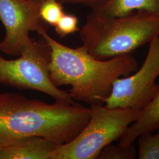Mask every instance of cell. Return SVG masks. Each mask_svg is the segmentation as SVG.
Returning a JSON list of instances; mask_svg holds the SVG:
<instances>
[{
  "instance_id": "cell-1",
  "label": "cell",
  "mask_w": 159,
  "mask_h": 159,
  "mask_svg": "<svg viewBox=\"0 0 159 159\" xmlns=\"http://www.w3.org/2000/svg\"><path fill=\"white\" fill-rule=\"evenodd\" d=\"M91 108L77 103L48 104L15 93H0V148L23 137L70 142L87 125Z\"/></svg>"
},
{
  "instance_id": "cell-16",
  "label": "cell",
  "mask_w": 159,
  "mask_h": 159,
  "mask_svg": "<svg viewBox=\"0 0 159 159\" xmlns=\"http://www.w3.org/2000/svg\"><path fill=\"white\" fill-rule=\"evenodd\" d=\"M34 1H38V2H42L44 0H34Z\"/></svg>"
},
{
  "instance_id": "cell-15",
  "label": "cell",
  "mask_w": 159,
  "mask_h": 159,
  "mask_svg": "<svg viewBox=\"0 0 159 159\" xmlns=\"http://www.w3.org/2000/svg\"><path fill=\"white\" fill-rule=\"evenodd\" d=\"M62 4H77L87 6L92 8V10H96L102 6L108 0H58Z\"/></svg>"
},
{
  "instance_id": "cell-7",
  "label": "cell",
  "mask_w": 159,
  "mask_h": 159,
  "mask_svg": "<svg viewBox=\"0 0 159 159\" xmlns=\"http://www.w3.org/2000/svg\"><path fill=\"white\" fill-rule=\"evenodd\" d=\"M41 4L34 0H0V21L6 31L1 52L19 56L31 39V31L40 35L48 31L49 25L40 17Z\"/></svg>"
},
{
  "instance_id": "cell-14",
  "label": "cell",
  "mask_w": 159,
  "mask_h": 159,
  "mask_svg": "<svg viewBox=\"0 0 159 159\" xmlns=\"http://www.w3.org/2000/svg\"><path fill=\"white\" fill-rule=\"evenodd\" d=\"M79 20L74 15L64 13L54 27L56 33L61 38L79 31Z\"/></svg>"
},
{
  "instance_id": "cell-11",
  "label": "cell",
  "mask_w": 159,
  "mask_h": 159,
  "mask_svg": "<svg viewBox=\"0 0 159 159\" xmlns=\"http://www.w3.org/2000/svg\"><path fill=\"white\" fill-rule=\"evenodd\" d=\"M157 132H145L137 137L139 159H159V129Z\"/></svg>"
},
{
  "instance_id": "cell-3",
  "label": "cell",
  "mask_w": 159,
  "mask_h": 159,
  "mask_svg": "<svg viewBox=\"0 0 159 159\" xmlns=\"http://www.w3.org/2000/svg\"><path fill=\"white\" fill-rule=\"evenodd\" d=\"M82 46L98 60L131 54L159 36V16L137 11L121 17L92 11L79 30Z\"/></svg>"
},
{
  "instance_id": "cell-13",
  "label": "cell",
  "mask_w": 159,
  "mask_h": 159,
  "mask_svg": "<svg viewBox=\"0 0 159 159\" xmlns=\"http://www.w3.org/2000/svg\"><path fill=\"white\" fill-rule=\"evenodd\" d=\"M137 157V151L133 144L127 147L110 144L102 149L98 159H134Z\"/></svg>"
},
{
  "instance_id": "cell-6",
  "label": "cell",
  "mask_w": 159,
  "mask_h": 159,
  "mask_svg": "<svg viewBox=\"0 0 159 159\" xmlns=\"http://www.w3.org/2000/svg\"><path fill=\"white\" fill-rule=\"evenodd\" d=\"M149 44L147 56L140 69L114 81L111 93L104 102L107 107L141 111L152 100L159 76V36Z\"/></svg>"
},
{
  "instance_id": "cell-10",
  "label": "cell",
  "mask_w": 159,
  "mask_h": 159,
  "mask_svg": "<svg viewBox=\"0 0 159 159\" xmlns=\"http://www.w3.org/2000/svg\"><path fill=\"white\" fill-rule=\"evenodd\" d=\"M142 11L159 16V0H108L102 6L92 10L110 17H125L134 11Z\"/></svg>"
},
{
  "instance_id": "cell-12",
  "label": "cell",
  "mask_w": 159,
  "mask_h": 159,
  "mask_svg": "<svg viewBox=\"0 0 159 159\" xmlns=\"http://www.w3.org/2000/svg\"><path fill=\"white\" fill-rule=\"evenodd\" d=\"M63 4L58 0H44L40 5V17L48 25L54 27L65 13Z\"/></svg>"
},
{
  "instance_id": "cell-2",
  "label": "cell",
  "mask_w": 159,
  "mask_h": 159,
  "mask_svg": "<svg viewBox=\"0 0 159 159\" xmlns=\"http://www.w3.org/2000/svg\"><path fill=\"white\" fill-rule=\"evenodd\" d=\"M40 36L51 48L50 78L57 87L70 85V96L90 106L104 104L110 95L114 81L134 73L136 59L131 54L98 60L83 46L71 48L52 39L47 32Z\"/></svg>"
},
{
  "instance_id": "cell-9",
  "label": "cell",
  "mask_w": 159,
  "mask_h": 159,
  "mask_svg": "<svg viewBox=\"0 0 159 159\" xmlns=\"http://www.w3.org/2000/svg\"><path fill=\"white\" fill-rule=\"evenodd\" d=\"M159 129V83L152 100L141 110L138 119L127 128L120 138L119 146H129L133 144L141 134L154 132Z\"/></svg>"
},
{
  "instance_id": "cell-5",
  "label": "cell",
  "mask_w": 159,
  "mask_h": 159,
  "mask_svg": "<svg viewBox=\"0 0 159 159\" xmlns=\"http://www.w3.org/2000/svg\"><path fill=\"white\" fill-rule=\"evenodd\" d=\"M51 48L46 40L32 39L19 57L8 60L0 56V84L21 90L40 91L57 102L75 104L67 91L51 82L49 64Z\"/></svg>"
},
{
  "instance_id": "cell-4",
  "label": "cell",
  "mask_w": 159,
  "mask_h": 159,
  "mask_svg": "<svg viewBox=\"0 0 159 159\" xmlns=\"http://www.w3.org/2000/svg\"><path fill=\"white\" fill-rule=\"evenodd\" d=\"M90 107V119L84 129L70 142L58 146L50 159H98L104 148L123 136L141 111L108 108L104 104Z\"/></svg>"
},
{
  "instance_id": "cell-8",
  "label": "cell",
  "mask_w": 159,
  "mask_h": 159,
  "mask_svg": "<svg viewBox=\"0 0 159 159\" xmlns=\"http://www.w3.org/2000/svg\"><path fill=\"white\" fill-rule=\"evenodd\" d=\"M58 146L42 137H25L0 148V159H50Z\"/></svg>"
}]
</instances>
